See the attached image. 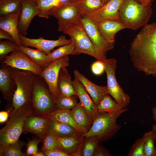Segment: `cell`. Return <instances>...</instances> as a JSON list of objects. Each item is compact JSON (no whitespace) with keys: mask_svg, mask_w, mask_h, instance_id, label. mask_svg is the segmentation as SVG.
Wrapping results in <instances>:
<instances>
[{"mask_svg":"<svg viewBox=\"0 0 156 156\" xmlns=\"http://www.w3.org/2000/svg\"><path fill=\"white\" fill-rule=\"evenodd\" d=\"M21 45L36 48L48 55L57 47L68 44L71 42L70 39H67L64 35H61L55 40H46L40 37L37 39L30 38L19 34Z\"/></svg>","mask_w":156,"mask_h":156,"instance_id":"obj_13","label":"cell"},{"mask_svg":"<svg viewBox=\"0 0 156 156\" xmlns=\"http://www.w3.org/2000/svg\"><path fill=\"white\" fill-rule=\"evenodd\" d=\"M6 39L14 42V41L12 36L7 31L2 29H0V39Z\"/></svg>","mask_w":156,"mask_h":156,"instance_id":"obj_44","label":"cell"},{"mask_svg":"<svg viewBox=\"0 0 156 156\" xmlns=\"http://www.w3.org/2000/svg\"><path fill=\"white\" fill-rule=\"evenodd\" d=\"M95 24L103 38L114 43L116 34L122 29L127 28L120 21L114 20H106Z\"/></svg>","mask_w":156,"mask_h":156,"instance_id":"obj_22","label":"cell"},{"mask_svg":"<svg viewBox=\"0 0 156 156\" xmlns=\"http://www.w3.org/2000/svg\"><path fill=\"white\" fill-rule=\"evenodd\" d=\"M69 65V55H67L53 62L43 69L40 75L47 84L55 102L61 95L57 86L60 70L61 68H66Z\"/></svg>","mask_w":156,"mask_h":156,"instance_id":"obj_10","label":"cell"},{"mask_svg":"<svg viewBox=\"0 0 156 156\" xmlns=\"http://www.w3.org/2000/svg\"><path fill=\"white\" fill-rule=\"evenodd\" d=\"M33 112L44 115L56 108L54 100L44 79L35 75L31 99Z\"/></svg>","mask_w":156,"mask_h":156,"instance_id":"obj_6","label":"cell"},{"mask_svg":"<svg viewBox=\"0 0 156 156\" xmlns=\"http://www.w3.org/2000/svg\"><path fill=\"white\" fill-rule=\"evenodd\" d=\"M144 152L145 156H156L155 142L156 135L152 130L145 132Z\"/></svg>","mask_w":156,"mask_h":156,"instance_id":"obj_35","label":"cell"},{"mask_svg":"<svg viewBox=\"0 0 156 156\" xmlns=\"http://www.w3.org/2000/svg\"><path fill=\"white\" fill-rule=\"evenodd\" d=\"M38 12V4L35 0H22L18 28L19 33L25 36L31 21Z\"/></svg>","mask_w":156,"mask_h":156,"instance_id":"obj_16","label":"cell"},{"mask_svg":"<svg viewBox=\"0 0 156 156\" xmlns=\"http://www.w3.org/2000/svg\"><path fill=\"white\" fill-rule=\"evenodd\" d=\"M57 86L62 95L71 96L76 95L73 81L66 68H61L60 70Z\"/></svg>","mask_w":156,"mask_h":156,"instance_id":"obj_24","label":"cell"},{"mask_svg":"<svg viewBox=\"0 0 156 156\" xmlns=\"http://www.w3.org/2000/svg\"><path fill=\"white\" fill-rule=\"evenodd\" d=\"M139 3L144 5H147L151 3L153 0H135Z\"/></svg>","mask_w":156,"mask_h":156,"instance_id":"obj_46","label":"cell"},{"mask_svg":"<svg viewBox=\"0 0 156 156\" xmlns=\"http://www.w3.org/2000/svg\"><path fill=\"white\" fill-rule=\"evenodd\" d=\"M78 96L76 95L71 96L61 95L55 102L56 108L63 109H72L77 103Z\"/></svg>","mask_w":156,"mask_h":156,"instance_id":"obj_36","label":"cell"},{"mask_svg":"<svg viewBox=\"0 0 156 156\" xmlns=\"http://www.w3.org/2000/svg\"><path fill=\"white\" fill-rule=\"evenodd\" d=\"M9 69L10 75L14 79L16 84L12 101L10 103L12 110L11 115L31 102L36 75L31 71H20L18 69L10 66Z\"/></svg>","mask_w":156,"mask_h":156,"instance_id":"obj_2","label":"cell"},{"mask_svg":"<svg viewBox=\"0 0 156 156\" xmlns=\"http://www.w3.org/2000/svg\"><path fill=\"white\" fill-rule=\"evenodd\" d=\"M151 112L153 120L156 123V106L152 107Z\"/></svg>","mask_w":156,"mask_h":156,"instance_id":"obj_47","label":"cell"},{"mask_svg":"<svg viewBox=\"0 0 156 156\" xmlns=\"http://www.w3.org/2000/svg\"><path fill=\"white\" fill-rule=\"evenodd\" d=\"M41 148L42 152L56 148H60L57 137L54 133L48 132L45 135Z\"/></svg>","mask_w":156,"mask_h":156,"instance_id":"obj_37","label":"cell"},{"mask_svg":"<svg viewBox=\"0 0 156 156\" xmlns=\"http://www.w3.org/2000/svg\"><path fill=\"white\" fill-rule=\"evenodd\" d=\"M46 156H70L60 148H56L42 152Z\"/></svg>","mask_w":156,"mask_h":156,"instance_id":"obj_42","label":"cell"},{"mask_svg":"<svg viewBox=\"0 0 156 156\" xmlns=\"http://www.w3.org/2000/svg\"><path fill=\"white\" fill-rule=\"evenodd\" d=\"M18 50L26 54L33 62L43 69L51 63L49 61L48 55L38 49L21 45L18 46Z\"/></svg>","mask_w":156,"mask_h":156,"instance_id":"obj_25","label":"cell"},{"mask_svg":"<svg viewBox=\"0 0 156 156\" xmlns=\"http://www.w3.org/2000/svg\"><path fill=\"white\" fill-rule=\"evenodd\" d=\"M99 143L96 151L94 156H112L106 148Z\"/></svg>","mask_w":156,"mask_h":156,"instance_id":"obj_43","label":"cell"},{"mask_svg":"<svg viewBox=\"0 0 156 156\" xmlns=\"http://www.w3.org/2000/svg\"><path fill=\"white\" fill-rule=\"evenodd\" d=\"M151 4L144 5L135 0H124L118 10L120 21L133 30L144 26L152 13Z\"/></svg>","mask_w":156,"mask_h":156,"instance_id":"obj_3","label":"cell"},{"mask_svg":"<svg viewBox=\"0 0 156 156\" xmlns=\"http://www.w3.org/2000/svg\"><path fill=\"white\" fill-rule=\"evenodd\" d=\"M105 3L108 2L109 0H103Z\"/></svg>","mask_w":156,"mask_h":156,"instance_id":"obj_50","label":"cell"},{"mask_svg":"<svg viewBox=\"0 0 156 156\" xmlns=\"http://www.w3.org/2000/svg\"><path fill=\"white\" fill-rule=\"evenodd\" d=\"M91 69L93 73L97 75H101L105 71L104 63L100 60H97L94 62L91 65Z\"/></svg>","mask_w":156,"mask_h":156,"instance_id":"obj_41","label":"cell"},{"mask_svg":"<svg viewBox=\"0 0 156 156\" xmlns=\"http://www.w3.org/2000/svg\"><path fill=\"white\" fill-rule=\"evenodd\" d=\"M26 144L18 139L16 142L0 150V155L3 156H25V154L21 151L22 148Z\"/></svg>","mask_w":156,"mask_h":156,"instance_id":"obj_34","label":"cell"},{"mask_svg":"<svg viewBox=\"0 0 156 156\" xmlns=\"http://www.w3.org/2000/svg\"><path fill=\"white\" fill-rule=\"evenodd\" d=\"M145 136L144 135L138 139L133 144L127 156H145L144 152Z\"/></svg>","mask_w":156,"mask_h":156,"instance_id":"obj_38","label":"cell"},{"mask_svg":"<svg viewBox=\"0 0 156 156\" xmlns=\"http://www.w3.org/2000/svg\"><path fill=\"white\" fill-rule=\"evenodd\" d=\"M69 55H76L75 47L71 41L69 44L53 50L48 55L49 61L51 63L57 59Z\"/></svg>","mask_w":156,"mask_h":156,"instance_id":"obj_33","label":"cell"},{"mask_svg":"<svg viewBox=\"0 0 156 156\" xmlns=\"http://www.w3.org/2000/svg\"><path fill=\"white\" fill-rule=\"evenodd\" d=\"M74 73L75 77L81 83L97 106L108 94L107 86H99L93 83L77 70H75Z\"/></svg>","mask_w":156,"mask_h":156,"instance_id":"obj_18","label":"cell"},{"mask_svg":"<svg viewBox=\"0 0 156 156\" xmlns=\"http://www.w3.org/2000/svg\"><path fill=\"white\" fill-rule=\"evenodd\" d=\"M73 82L76 95L80 103L92 120L98 113L97 106L81 83L75 77Z\"/></svg>","mask_w":156,"mask_h":156,"instance_id":"obj_19","label":"cell"},{"mask_svg":"<svg viewBox=\"0 0 156 156\" xmlns=\"http://www.w3.org/2000/svg\"><path fill=\"white\" fill-rule=\"evenodd\" d=\"M83 16H88L105 4L103 0H77Z\"/></svg>","mask_w":156,"mask_h":156,"instance_id":"obj_29","label":"cell"},{"mask_svg":"<svg viewBox=\"0 0 156 156\" xmlns=\"http://www.w3.org/2000/svg\"><path fill=\"white\" fill-rule=\"evenodd\" d=\"M18 46L14 42L8 41H0V61L1 63L10 53L18 50Z\"/></svg>","mask_w":156,"mask_h":156,"instance_id":"obj_39","label":"cell"},{"mask_svg":"<svg viewBox=\"0 0 156 156\" xmlns=\"http://www.w3.org/2000/svg\"><path fill=\"white\" fill-rule=\"evenodd\" d=\"M9 110L7 111H2L0 112V122H5L8 119L9 114Z\"/></svg>","mask_w":156,"mask_h":156,"instance_id":"obj_45","label":"cell"},{"mask_svg":"<svg viewBox=\"0 0 156 156\" xmlns=\"http://www.w3.org/2000/svg\"><path fill=\"white\" fill-rule=\"evenodd\" d=\"M41 140L38 138L34 137L31 140H29L27 144L26 156L33 155L38 151V145Z\"/></svg>","mask_w":156,"mask_h":156,"instance_id":"obj_40","label":"cell"},{"mask_svg":"<svg viewBox=\"0 0 156 156\" xmlns=\"http://www.w3.org/2000/svg\"><path fill=\"white\" fill-rule=\"evenodd\" d=\"M64 33L70 37L76 50V55L84 53L91 55L98 60L102 61L105 59L91 42L81 22Z\"/></svg>","mask_w":156,"mask_h":156,"instance_id":"obj_8","label":"cell"},{"mask_svg":"<svg viewBox=\"0 0 156 156\" xmlns=\"http://www.w3.org/2000/svg\"><path fill=\"white\" fill-rule=\"evenodd\" d=\"M48 132H51L59 137L82 134L69 125L51 120Z\"/></svg>","mask_w":156,"mask_h":156,"instance_id":"obj_27","label":"cell"},{"mask_svg":"<svg viewBox=\"0 0 156 156\" xmlns=\"http://www.w3.org/2000/svg\"><path fill=\"white\" fill-rule=\"evenodd\" d=\"M9 66L1 63L0 68V90L3 98L8 103L11 102L16 89L14 79L10 75Z\"/></svg>","mask_w":156,"mask_h":156,"instance_id":"obj_17","label":"cell"},{"mask_svg":"<svg viewBox=\"0 0 156 156\" xmlns=\"http://www.w3.org/2000/svg\"><path fill=\"white\" fill-rule=\"evenodd\" d=\"M70 111V109L56 108L44 116L51 120L69 125L81 134H84L87 132L88 130L79 126L75 121L72 116Z\"/></svg>","mask_w":156,"mask_h":156,"instance_id":"obj_23","label":"cell"},{"mask_svg":"<svg viewBox=\"0 0 156 156\" xmlns=\"http://www.w3.org/2000/svg\"><path fill=\"white\" fill-rule=\"evenodd\" d=\"M57 138L60 149L70 156H81V148L84 138L82 134Z\"/></svg>","mask_w":156,"mask_h":156,"instance_id":"obj_21","label":"cell"},{"mask_svg":"<svg viewBox=\"0 0 156 156\" xmlns=\"http://www.w3.org/2000/svg\"><path fill=\"white\" fill-rule=\"evenodd\" d=\"M2 63L19 69L31 71L36 75H40L43 70L19 50L13 51L6 56Z\"/></svg>","mask_w":156,"mask_h":156,"instance_id":"obj_12","label":"cell"},{"mask_svg":"<svg viewBox=\"0 0 156 156\" xmlns=\"http://www.w3.org/2000/svg\"><path fill=\"white\" fill-rule=\"evenodd\" d=\"M129 53L133 67L156 77V23L146 24L132 42Z\"/></svg>","mask_w":156,"mask_h":156,"instance_id":"obj_1","label":"cell"},{"mask_svg":"<svg viewBox=\"0 0 156 156\" xmlns=\"http://www.w3.org/2000/svg\"><path fill=\"white\" fill-rule=\"evenodd\" d=\"M49 15L57 19L58 31L63 33L80 23L83 17L77 1L63 2L51 10Z\"/></svg>","mask_w":156,"mask_h":156,"instance_id":"obj_7","label":"cell"},{"mask_svg":"<svg viewBox=\"0 0 156 156\" xmlns=\"http://www.w3.org/2000/svg\"><path fill=\"white\" fill-rule=\"evenodd\" d=\"M152 130L156 135V124H153L152 126Z\"/></svg>","mask_w":156,"mask_h":156,"instance_id":"obj_49","label":"cell"},{"mask_svg":"<svg viewBox=\"0 0 156 156\" xmlns=\"http://www.w3.org/2000/svg\"><path fill=\"white\" fill-rule=\"evenodd\" d=\"M32 156H45L44 153L42 152H39L38 151L32 155Z\"/></svg>","mask_w":156,"mask_h":156,"instance_id":"obj_48","label":"cell"},{"mask_svg":"<svg viewBox=\"0 0 156 156\" xmlns=\"http://www.w3.org/2000/svg\"><path fill=\"white\" fill-rule=\"evenodd\" d=\"M97 106L98 112H106L110 114H115L124 108L108 94Z\"/></svg>","mask_w":156,"mask_h":156,"instance_id":"obj_28","label":"cell"},{"mask_svg":"<svg viewBox=\"0 0 156 156\" xmlns=\"http://www.w3.org/2000/svg\"><path fill=\"white\" fill-rule=\"evenodd\" d=\"M33 111L31 102L10 115V118L5 126L0 130V150L19 139L23 132L27 118L33 112Z\"/></svg>","mask_w":156,"mask_h":156,"instance_id":"obj_4","label":"cell"},{"mask_svg":"<svg viewBox=\"0 0 156 156\" xmlns=\"http://www.w3.org/2000/svg\"><path fill=\"white\" fill-rule=\"evenodd\" d=\"M80 22L91 42L104 59L109 50L114 47V43L105 40L102 36L96 24L88 16H83Z\"/></svg>","mask_w":156,"mask_h":156,"instance_id":"obj_11","label":"cell"},{"mask_svg":"<svg viewBox=\"0 0 156 156\" xmlns=\"http://www.w3.org/2000/svg\"><path fill=\"white\" fill-rule=\"evenodd\" d=\"M38 4V12L37 16L48 18L49 12L52 9L58 6L62 2L61 0H35Z\"/></svg>","mask_w":156,"mask_h":156,"instance_id":"obj_31","label":"cell"},{"mask_svg":"<svg viewBox=\"0 0 156 156\" xmlns=\"http://www.w3.org/2000/svg\"><path fill=\"white\" fill-rule=\"evenodd\" d=\"M22 0H0V16L21 10Z\"/></svg>","mask_w":156,"mask_h":156,"instance_id":"obj_32","label":"cell"},{"mask_svg":"<svg viewBox=\"0 0 156 156\" xmlns=\"http://www.w3.org/2000/svg\"><path fill=\"white\" fill-rule=\"evenodd\" d=\"M50 120L48 117L34 112L29 116L24 124L23 132L32 133L42 141L48 132Z\"/></svg>","mask_w":156,"mask_h":156,"instance_id":"obj_14","label":"cell"},{"mask_svg":"<svg viewBox=\"0 0 156 156\" xmlns=\"http://www.w3.org/2000/svg\"><path fill=\"white\" fill-rule=\"evenodd\" d=\"M102 61L104 65L107 75L106 86L108 94L123 108H126L130 103V97L124 91L117 81L116 77V60L114 58H106Z\"/></svg>","mask_w":156,"mask_h":156,"instance_id":"obj_9","label":"cell"},{"mask_svg":"<svg viewBox=\"0 0 156 156\" xmlns=\"http://www.w3.org/2000/svg\"><path fill=\"white\" fill-rule=\"evenodd\" d=\"M70 111L72 116L76 123L88 131L91 127L92 120L80 102L78 103Z\"/></svg>","mask_w":156,"mask_h":156,"instance_id":"obj_26","label":"cell"},{"mask_svg":"<svg viewBox=\"0 0 156 156\" xmlns=\"http://www.w3.org/2000/svg\"><path fill=\"white\" fill-rule=\"evenodd\" d=\"M124 0H109L88 17L95 23L111 19L120 21L118 10Z\"/></svg>","mask_w":156,"mask_h":156,"instance_id":"obj_15","label":"cell"},{"mask_svg":"<svg viewBox=\"0 0 156 156\" xmlns=\"http://www.w3.org/2000/svg\"><path fill=\"white\" fill-rule=\"evenodd\" d=\"M128 109L126 107L124 108L113 114H109L106 112H98L93 120L89 131L82 134V135L84 137L97 136L100 142L110 139L120 129V126L116 122L117 118Z\"/></svg>","mask_w":156,"mask_h":156,"instance_id":"obj_5","label":"cell"},{"mask_svg":"<svg viewBox=\"0 0 156 156\" xmlns=\"http://www.w3.org/2000/svg\"><path fill=\"white\" fill-rule=\"evenodd\" d=\"M83 138L81 150V156H94L99 143L98 137L96 135Z\"/></svg>","mask_w":156,"mask_h":156,"instance_id":"obj_30","label":"cell"},{"mask_svg":"<svg viewBox=\"0 0 156 156\" xmlns=\"http://www.w3.org/2000/svg\"><path fill=\"white\" fill-rule=\"evenodd\" d=\"M21 11L0 17V28L10 34L15 43L18 46L21 45L18 28Z\"/></svg>","mask_w":156,"mask_h":156,"instance_id":"obj_20","label":"cell"}]
</instances>
